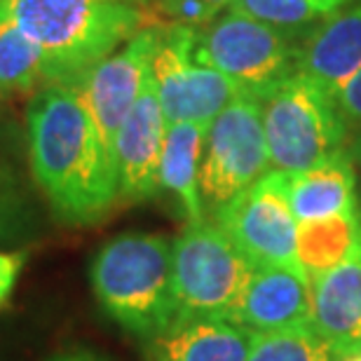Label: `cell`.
I'll return each mask as SVG.
<instances>
[{
	"label": "cell",
	"mask_w": 361,
	"mask_h": 361,
	"mask_svg": "<svg viewBox=\"0 0 361 361\" xmlns=\"http://www.w3.org/2000/svg\"><path fill=\"white\" fill-rule=\"evenodd\" d=\"M31 174L54 216L68 226L101 221L118 202V178L80 97L66 85H47L26 108Z\"/></svg>",
	"instance_id": "1"
},
{
	"label": "cell",
	"mask_w": 361,
	"mask_h": 361,
	"mask_svg": "<svg viewBox=\"0 0 361 361\" xmlns=\"http://www.w3.org/2000/svg\"><path fill=\"white\" fill-rule=\"evenodd\" d=\"M40 49L45 85H73L141 28L148 14L125 0H0Z\"/></svg>",
	"instance_id": "2"
},
{
	"label": "cell",
	"mask_w": 361,
	"mask_h": 361,
	"mask_svg": "<svg viewBox=\"0 0 361 361\" xmlns=\"http://www.w3.org/2000/svg\"><path fill=\"white\" fill-rule=\"evenodd\" d=\"M101 310L129 334L148 341L176 322L174 242L153 233H122L90 265Z\"/></svg>",
	"instance_id": "3"
},
{
	"label": "cell",
	"mask_w": 361,
	"mask_h": 361,
	"mask_svg": "<svg viewBox=\"0 0 361 361\" xmlns=\"http://www.w3.org/2000/svg\"><path fill=\"white\" fill-rule=\"evenodd\" d=\"M270 167L298 174L345 150L348 118L336 97L312 78L295 73L261 101Z\"/></svg>",
	"instance_id": "4"
},
{
	"label": "cell",
	"mask_w": 361,
	"mask_h": 361,
	"mask_svg": "<svg viewBox=\"0 0 361 361\" xmlns=\"http://www.w3.org/2000/svg\"><path fill=\"white\" fill-rule=\"evenodd\" d=\"M251 272L249 258L216 223H190L174 240L176 322H233Z\"/></svg>",
	"instance_id": "5"
},
{
	"label": "cell",
	"mask_w": 361,
	"mask_h": 361,
	"mask_svg": "<svg viewBox=\"0 0 361 361\" xmlns=\"http://www.w3.org/2000/svg\"><path fill=\"white\" fill-rule=\"evenodd\" d=\"M298 47L293 35L228 10L200 28L195 54L242 94L263 101L279 82L298 73Z\"/></svg>",
	"instance_id": "6"
},
{
	"label": "cell",
	"mask_w": 361,
	"mask_h": 361,
	"mask_svg": "<svg viewBox=\"0 0 361 361\" xmlns=\"http://www.w3.org/2000/svg\"><path fill=\"white\" fill-rule=\"evenodd\" d=\"M200 28L164 24L153 56V80L167 125L195 122L212 127L221 111L242 97L240 87L197 59Z\"/></svg>",
	"instance_id": "7"
},
{
	"label": "cell",
	"mask_w": 361,
	"mask_h": 361,
	"mask_svg": "<svg viewBox=\"0 0 361 361\" xmlns=\"http://www.w3.org/2000/svg\"><path fill=\"white\" fill-rule=\"evenodd\" d=\"M270 169L261 101L242 94L207 129L200 167L202 202L216 212Z\"/></svg>",
	"instance_id": "8"
},
{
	"label": "cell",
	"mask_w": 361,
	"mask_h": 361,
	"mask_svg": "<svg viewBox=\"0 0 361 361\" xmlns=\"http://www.w3.org/2000/svg\"><path fill=\"white\" fill-rule=\"evenodd\" d=\"M214 216L216 226L235 242L254 268H300L298 221L288 202V176L284 171L270 169L254 185L216 209Z\"/></svg>",
	"instance_id": "9"
},
{
	"label": "cell",
	"mask_w": 361,
	"mask_h": 361,
	"mask_svg": "<svg viewBox=\"0 0 361 361\" xmlns=\"http://www.w3.org/2000/svg\"><path fill=\"white\" fill-rule=\"evenodd\" d=\"M160 31L162 24L141 28L120 49L101 59L73 85L111 155L118 129L153 73V56L160 42Z\"/></svg>",
	"instance_id": "10"
},
{
	"label": "cell",
	"mask_w": 361,
	"mask_h": 361,
	"mask_svg": "<svg viewBox=\"0 0 361 361\" xmlns=\"http://www.w3.org/2000/svg\"><path fill=\"white\" fill-rule=\"evenodd\" d=\"M164 120L153 73L141 97L118 129L113 143V164L118 178V200L143 202L160 190V167L164 148Z\"/></svg>",
	"instance_id": "11"
},
{
	"label": "cell",
	"mask_w": 361,
	"mask_h": 361,
	"mask_svg": "<svg viewBox=\"0 0 361 361\" xmlns=\"http://www.w3.org/2000/svg\"><path fill=\"white\" fill-rule=\"evenodd\" d=\"M233 322L254 334L312 324V279L300 268L258 265L244 286Z\"/></svg>",
	"instance_id": "12"
},
{
	"label": "cell",
	"mask_w": 361,
	"mask_h": 361,
	"mask_svg": "<svg viewBox=\"0 0 361 361\" xmlns=\"http://www.w3.org/2000/svg\"><path fill=\"white\" fill-rule=\"evenodd\" d=\"M312 326L338 359L361 352V242L341 265L312 279Z\"/></svg>",
	"instance_id": "13"
},
{
	"label": "cell",
	"mask_w": 361,
	"mask_h": 361,
	"mask_svg": "<svg viewBox=\"0 0 361 361\" xmlns=\"http://www.w3.org/2000/svg\"><path fill=\"white\" fill-rule=\"evenodd\" d=\"M361 71V0L343 7L302 35L298 73L336 94Z\"/></svg>",
	"instance_id": "14"
},
{
	"label": "cell",
	"mask_w": 361,
	"mask_h": 361,
	"mask_svg": "<svg viewBox=\"0 0 361 361\" xmlns=\"http://www.w3.org/2000/svg\"><path fill=\"white\" fill-rule=\"evenodd\" d=\"M254 331L230 319H180L143 341L146 361H249Z\"/></svg>",
	"instance_id": "15"
},
{
	"label": "cell",
	"mask_w": 361,
	"mask_h": 361,
	"mask_svg": "<svg viewBox=\"0 0 361 361\" xmlns=\"http://www.w3.org/2000/svg\"><path fill=\"white\" fill-rule=\"evenodd\" d=\"M286 176L288 202L298 223L357 212V174L350 150Z\"/></svg>",
	"instance_id": "16"
},
{
	"label": "cell",
	"mask_w": 361,
	"mask_h": 361,
	"mask_svg": "<svg viewBox=\"0 0 361 361\" xmlns=\"http://www.w3.org/2000/svg\"><path fill=\"white\" fill-rule=\"evenodd\" d=\"M207 127L195 122H174L167 125L162 148L160 185L176 195L183 209L188 226L202 223L204 219V202L200 192V167L204 153Z\"/></svg>",
	"instance_id": "17"
},
{
	"label": "cell",
	"mask_w": 361,
	"mask_h": 361,
	"mask_svg": "<svg viewBox=\"0 0 361 361\" xmlns=\"http://www.w3.org/2000/svg\"><path fill=\"white\" fill-rule=\"evenodd\" d=\"M361 242V219L355 214H334L326 219L298 223V263L310 279L341 265Z\"/></svg>",
	"instance_id": "18"
},
{
	"label": "cell",
	"mask_w": 361,
	"mask_h": 361,
	"mask_svg": "<svg viewBox=\"0 0 361 361\" xmlns=\"http://www.w3.org/2000/svg\"><path fill=\"white\" fill-rule=\"evenodd\" d=\"M40 207L26 178L12 162L0 160V247H19L40 233Z\"/></svg>",
	"instance_id": "19"
},
{
	"label": "cell",
	"mask_w": 361,
	"mask_h": 361,
	"mask_svg": "<svg viewBox=\"0 0 361 361\" xmlns=\"http://www.w3.org/2000/svg\"><path fill=\"white\" fill-rule=\"evenodd\" d=\"M45 82V63L33 40L0 10V99Z\"/></svg>",
	"instance_id": "20"
},
{
	"label": "cell",
	"mask_w": 361,
	"mask_h": 361,
	"mask_svg": "<svg viewBox=\"0 0 361 361\" xmlns=\"http://www.w3.org/2000/svg\"><path fill=\"white\" fill-rule=\"evenodd\" d=\"M352 3L355 0H233L228 10L279 28L288 35H305V28L312 31L319 21Z\"/></svg>",
	"instance_id": "21"
},
{
	"label": "cell",
	"mask_w": 361,
	"mask_h": 361,
	"mask_svg": "<svg viewBox=\"0 0 361 361\" xmlns=\"http://www.w3.org/2000/svg\"><path fill=\"white\" fill-rule=\"evenodd\" d=\"M249 361H341L312 324L254 334Z\"/></svg>",
	"instance_id": "22"
},
{
	"label": "cell",
	"mask_w": 361,
	"mask_h": 361,
	"mask_svg": "<svg viewBox=\"0 0 361 361\" xmlns=\"http://www.w3.org/2000/svg\"><path fill=\"white\" fill-rule=\"evenodd\" d=\"M26 261H28V249L0 251V307L10 300Z\"/></svg>",
	"instance_id": "23"
},
{
	"label": "cell",
	"mask_w": 361,
	"mask_h": 361,
	"mask_svg": "<svg viewBox=\"0 0 361 361\" xmlns=\"http://www.w3.org/2000/svg\"><path fill=\"white\" fill-rule=\"evenodd\" d=\"M334 97L338 101V106H341L345 118L350 122H361V71L352 78V80L345 82Z\"/></svg>",
	"instance_id": "24"
},
{
	"label": "cell",
	"mask_w": 361,
	"mask_h": 361,
	"mask_svg": "<svg viewBox=\"0 0 361 361\" xmlns=\"http://www.w3.org/2000/svg\"><path fill=\"white\" fill-rule=\"evenodd\" d=\"M49 361H108V359H104V357L97 355V352H92V350L78 348V350L59 352V355H54Z\"/></svg>",
	"instance_id": "25"
},
{
	"label": "cell",
	"mask_w": 361,
	"mask_h": 361,
	"mask_svg": "<svg viewBox=\"0 0 361 361\" xmlns=\"http://www.w3.org/2000/svg\"><path fill=\"white\" fill-rule=\"evenodd\" d=\"M202 3L209 5V7H212V10H214L216 14H219V12L223 10V7H228L230 3H233V0H202Z\"/></svg>",
	"instance_id": "26"
},
{
	"label": "cell",
	"mask_w": 361,
	"mask_h": 361,
	"mask_svg": "<svg viewBox=\"0 0 361 361\" xmlns=\"http://www.w3.org/2000/svg\"><path fill=\"white\" fill-rule=\"evenodd\" d=\"M352 160H355L359 164V169H361V134L357 136L355 146H352Z\"/></svg>",
	"instance_id": "27"
},
{
	"label": "cell",
	"mask_w": 361,
	"mask_h": 361,
	"mask_svg": "<svg viewBox=\"0 0 361 361\" xmlns=\"http://www.w3.org/2000/svg\"><path fill=\"white\" fill-rule=\"evenodd\" d=\"M341 361H361V352H355V355H348V357H343Z\"/></svg>",
	"instance_id": "28"
},
{
	"label": "cell",
	"mask_w": 361,
	"mask_h": 361,
	"mask_svg": "<svg viewBox=\"0 0 361 361\" xmlns=\"http://www.w3.org/2000/svg\"><path fill=\"white\" fill-rule=\"evenodd\" d=\"M141 3H155V5H160L162 0H141Z\"/></svg>",
	"instance_id": "29"
},
{
	"label": "cell",
	"mask_w": 361,
	"mask_h": 361,
	"mask_svg": "<svg viewBox=\"0 0 361 361\" xmlns=\"http://www.w3.org/2000/svg\"><path fill=\"white\" fill-rule=\"evenodd\" d=\"M359 219H361V216H359Z\"/></svg>",
	"instance_id": "30"
}]
</instances>
